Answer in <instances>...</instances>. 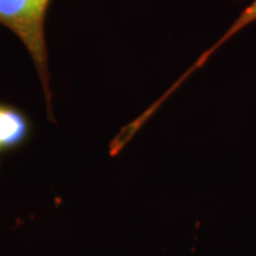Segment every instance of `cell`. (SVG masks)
<instances>
[{
  "mask_svg": "<svg viewBox=\"0 0 256 256\" xmlns=\"http://www.w3.org/2000/svg\"><path fill=\"white\" fill-rule=\"evenodd\" d=\"M31 132L30 118L20 108L0 102V158L23 146Z\"/></svg>",
  "mask_w": 256,
  "mask_h": 256,
  "instance_id": "obj_2",
  "label": "cell"
},
{
  "mask_svg": "<svg viewBox=\"0 0 256 256\" xmlns=\"http://www.w3.org/2000/svg\"><path fill=\"white\" fill-rule=\"evenodd\" d=\"M51 0H0V24L11 30L24 43L36 66L46 94L48 114L55 122L51 110V90L46 18Z\"/></svg>",
  "mask_w": 256,
  "mask_h": 256,
  "instance_id": "obj_1",
  "label": "cell"
},
{
  "mask_svg": "<svg viewBox=\"0 0 256 256\" xmlns=\"http://www.w3.org/2000/svg\"><path fill=\"white\" fill-rule=\"evenodd\" d=\"M255 20H256V0H254V2H252V4H249V6H247V8H246L244 11H243L242 14H240V17L236 19L235 23H234L232 26H230L228 32H226V34H224V36L220 38L218 42H217L215 46H214L212 48H210L209 50L206 51V52H204L203 55L200 57V60H198L197 62L194 63V69H200V66H203V64L206 63L208 60H209V57L212 55V54L215 52V51L218 49V48L222 46L223 43H226V42L228 40L230 37H232L234 34H238V32L241 30V28H246V26H247V25H249V24L252 23V22H255Z\"/></svg>",
  "mask_w": 256,
  "mask_h": 256,
  "instance_id": "obj_3",
  "label": "cell"
}]
</instances>
